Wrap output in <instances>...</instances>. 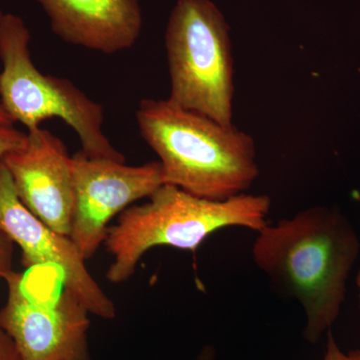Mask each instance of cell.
Segmentation results:
<instances>
[{"label":"cell","mask_w":360,"mask_h":360,"mask_svg":"<svg viewBox=\"0 0 360 360\" xmlns=\"http://www.w3.org/2000/svg\"><path fill=\"white\" fill-rule=\"evenodd\" d=\"M229 23L212 0H177L165 32L170 101L233 123L234 61Z\"/></svg>","instance_id":"cell-5"},{"label":"cell","mask_w":360,"mask_h":360,"mask_svg":"<svg viewBox=\"0 0 360 360\" xmlns=\"http://www.w3.org/2000/svg\"><path fill=\"white\" fill-rule=\"evenodd\" d=\"M30 32L14 14L0 18V101L13 122L28 130L59 118L77 132L82 153L90 158L125 162L103 130V106L65 78L45 75L33 63Z\"/></svg>","instance_id":"cell-4"},{"label":"cell","mask_w":360,"mask_h":360,"mask_svg":"<svg viewBox=\"0 0 360 360\" xmlns=\"http://www.w3.org/2000/svg\"><path fill=\"white\" fill-rule=\"evenodd\" d=\"M0 229L20 246L25 267L56 270L65 290L89 314L115 319V303L89 274L77 246L70 236L47 226L23 205L4 160H0Z\"/></svg>","instance_id":"cell-8"},{"label":"cell","mask_w":360,"mask_h":360,"mask_svg":"<svg viewBox=\"0 0 360 360\" xmlns=\"http://www.w3.org/2000/svg\"><path fill=\"white\" fill-rule=\"evenodd\" d=\"M27 141V134L16 129L13 125L0 124V160L9 153L22 148Z\"/></svg>","instance_id":"cell-11"},{"label":"cell","mask_w":360,"mask_h":360,"mask_svg":"<svg viewBox=\"0 0 360 360\" xmlns=\"http://www.w3.org/2000/svg\"><path fill=\"white\" fill-rule=\"evenodd\" d=\"M356 284H357V286H359V290H360V269L359 270V274H357V276H356ZM359 309H360V295H359Z\"/></svg>","instance_id":"cell-17"},{"label":"cell","mask_w":360,"mask_h":360,"mask_svg":"<svg viewBox=\"0 0 360 360\" xmlns=\"http://www.w3.org/2000/svg\"><path fill=\"white\" fill-rule=\"evenodd\" d=\"M359 252L354 227L340 210L326 206L267 224L251 248L253 262L272 288L302 307L303 338L311 345L338 321Z\"/></svg>","instance_id":"cell-1"},{"label":"cell","mask_w":360,"mask_h":360,"mask_svg":"<svg viewBox=\"0 0 360 360\" xmlns=\"http://www.w3.org/2000/svg\"><path fill=\"white\" fill-rule=\"evenodd\" d=\"M0 360H22L13 340L0 329Z\"/></svg>","instance_id":"cell-14"},{"label":"cell","mask_w":360,"mask_h":360,"mask_svg":"<svg viewBox=\"0 0 360 360\" xmlns=\"http://www.w3.org/2000/svg\"><path fill=\"white\" fill-rule=\"evenodd\" d=\"M56 35L106 54L134 46L142 28L139 0H39Z\"/></svg>","instance_id":"cell-10"},{"label":"cell","mask_w":360,"mask_h":360,"mask_svg":"<svg viewBox=\"0 0 360 360\" xmlns=\"http://www.w3.org/2000/svg\"><path fill=\"white\" fill-rule=\"evenodd\" d=\"M142 139L160 158L165 184L210 200L246 193L259 175L250 134L169 99H144L136 112Z\"/></svg>","instance_id":"cell-2"},{"label":"cell","mask_w":360,"mask_h":360,"mask_svg":"<svg viewBox=\"0 0 360 360\" xmlns=\"http://www.w3.org/2000/svg\"><path fill=\"white\" fill-rule=\"evenodd\" d=\"M217 359V349L213 345H205L198 355L196 360H215Z\"/></svg>","instance_id":"cell-15"},{"label":"cell","mask_w":360,"mask_h":360,"mask_svg":"<svg viewBox=\"0 0 360 360\" xmlns=\"http://www.w3.org/2000/svg\"><path fill=\"white\" fill-rule=\"evenodd\" d=\"M148 202L127 208L108 229L106 248L113 257L106 277L122 283L134 276L142 257L155 246L194 251L226 227L259 231L266 226L271 200L243 193L225 200L198 198L163 184Z\"/></svg>","instance_id":"cell-3"},{"label":"cell","mask_w":360,"mask_h":360,"mask_svg":"<svg viewBox=\"0 0 360 360\" xmlns=\"http://www.w3.org/2000/svg\"><path fill=\"white\" fill-rule=\"evenodd\" d=\"M2 160L23 205L47 226L70 236L75 189L65 143L49 130H28L25 146Z\"/></svg>","instance_id":"cell-9"},{"label":"cell","mask_w":360,"mask_h":360,"mask_svg":"<svg viewBox=\"0 0 360 360\" xmlns=\"http://www.w3.org/2000/svg\"><path fill=\"white\" fill-rule=\"evenodd\" d=\"M1 11H0V18L2 16ZM0 124L6 125H13L14 122L11 120L6 110H4V106H2L1 101H0Z\"/></svg>","instance_id":"cell-16"},{"label":"cell","mask_w":360,"mask_h":360,"mask_svg":"<svg viewBox=\"0 0 360 360\" xmlns=\"http://www.w3.org/2000/svg\"><path fill=\"white\" fill-rule=\"evenodd\" d=\"M13 240L0 229V281H4L13 270Z\"/></svg>","instance_id":"cell-13"},{"label":"cell","mask_w":360,"mask_h":360,"mask_svg":"<svg viewBox=\"0 0 360 360\" xmlns=\"http://www.w3.org/2000/svg\"><path fill=\"white\" fill-rule=\"evenodd\" d=\"M49 267L27 274L11 270L8 295L0 309V329L13 340L22 360H91L89 310L66 290Z\"/></svg>","instance_id":"cell-6"},{"label":"cell","mask_w":360,"mask_h":360,"mask_svg":"<svg viewBox=\"0 0 360 360\" xmlns=\"http://www.w3.org/2000/svg\"><path fill=\"white\" fill-rule=\"evenodd\" d=\"M322 360H360V349L343 352L336 342L330 329L326 333V352Z\"/></svg>","instance_id":"cell-12"},{"label":"cell","mask_w":360,"mask_h":360,"mask_svg":"<svg viewBox=\"0 0 360 360\" xmlns=\"http://www.w3.org/2000/svg\"><path fill=\"white\" fill-rule=\"evenodd\" d=\"M71 168L75 210L70 238L85 260L105 241L113 217L165 184L158 161L129 167L122 161L90 158L79 151L71 158Z\"/></svg>","instance_id":"cell-7"}]
</instances>
